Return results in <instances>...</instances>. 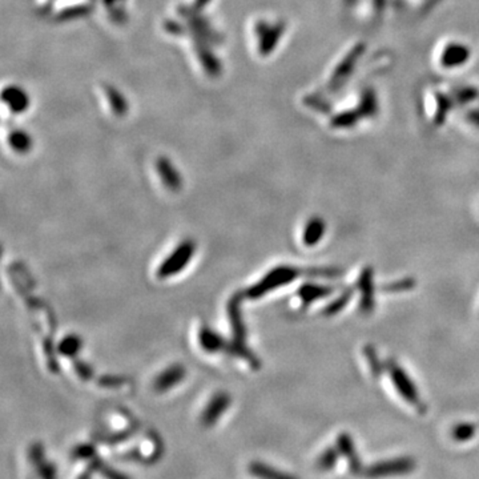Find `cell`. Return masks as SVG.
Wrapping results in <instances>:
<instances>
[{"label":"cell","instance_id":"9a60e30c","mask_svg":"<svg viewBox=\"0 0 479 479\" xmlns=\"http://www.w3.org/2000/svg\"><path fill=\"white\" fill-rule=\"evenodd\" d=\"M474 432H475L474 425L463 423V425L456 426L454 432H453V435H454V438L458 439V441H466V439L471 438L474 435Z\"/></svg>","mask_w":479,"mask_h":479},{"label":"cell","instance_id":"6da1fadb","mask_svg":"<svg viewBox=\"0 0 479 479\" xmlns=\"http://www.w3.org/2000/svg\"><path fill=\"white\" fill-rule=\"evenodd\" d=\"M301 273H303L301 269L286 267V265L272 269L262 280L258 281L257 284H255L253 286L249 288V291L246 292V296L250 297V298H260L267 293L272 292L274 289H279L284 285L291 284Z\"/></svg>","mask_w":479,"mask_h":479},{"label":"cell","instance_id":"4fadbf2b","mask_svg":"<svg viewBox=\"0 0 479 479\" xmlns=\"http://www.w3.org/2000/svg\"><path fill=\"white\" fill-rule=\"evenodd\" d=\"M353 293L354 292H353L351 289H346L345 292H342V294L339 296L334 301H332L330 304L327 305V308H325V310H324V315H327V316H334V315L339 313V312L348 305V303L351 301Z\"/></svg>","mask_w":479,"mask_h":479},{"label":"cell","instance_id":"8992f818","mask_svg":"<svg viewBox=\"0 0 479 479\" xmlns=\"http://www.w3.org/2000/svg\"><path fill=\"white\" fill-rule=\"evenodd\" d=\"M186 378V369L180 365H174L165 369L159 374L154 380V390L156 392H166L169 389H174Z\"/></svg>","mask_w":479,"mask_h":479},{"label":"cell","instance_id":"ffe728a7","mask_svg":"<svg viewBox=\"0 0 479 479\" xmlns=\"http://www.w3.org/2000/svg\"><path fill=\"white\" fill-rule=\"evenodd\" d=\"M100 465H102V462H100L99 459H96V458H95L94 461L90 463V466L87 468V470H85V471L83 473L82 475H80V477H79L78 479L92 478V474H94L96 470H99V468H100Z\"/></svg>","mask_w":479,"mask_h":479},{"label":"cell","instance_id":"52a82bcc","mask_svg":"<svg viewBox=\"0 0 479 479\" xmlns=\"http://www.w3.org/2000/svg\"><path fill=\"white\" fill-rule=\"evenodd\" d=\"M31 461L34 462L40 478L58 479V477H56V470L46 459L44 449L42 447V444H34L31 447Z\"/></svg>","mask_w":479,"mask_h":479},{"label":"cell","instance_id":"7c38bea8","mask_svg":"<svg viewBox=\"0 0 479 479\" xmlns=\"http://www.w3.org/2000/svg\"><path fill=\"white\" fill-rule=\"evenodd\" d=\"M82 348V339L76 334H70L63 339L59 345V351L67 357L75 356Z\"/></svg>","mask_w":479,"mask_h":479},{"label":"cell","instance_id":"7a4b0ae2","mask_svg":"<svg viewBox=\"0 0 479 479\" xmlns=\"http://www.w3.org/2000/svg\"><path fill=\"white\" fill-rule=\"evenodd\" d=\"M195 250H196V245H195L193 241L187 240V241L181 243L172 252V255L169 257L164 260L163 264L160 265V268L157 270L159 279H168L171 276H175L177 273H180L183 269L187 267L189 261L193 257Z\"/></svg>","mask_w":479,"mask_h":479},{"label":"cell","instance_id":"ba28073f","mask_svg":"<svg viewBox=\"0 0 479 479\" xmlns=\"http://www.w3.org/2000/svg\"><path fill=\"white\" fill-rule=\"evenodd\" d=\"M334 292V289L332 286H325V285H317V284H305L301 286V289L298 291V296L303 301L304 306L313 304L317 300L327 297L329 294Z\"/></svg>","mask_w":479,"mask_h":479},{"label":"cell","instance_id":"277c9868","mask_svg":"<svg viewBox=\"0 0 479 479\" xmlns=\"http://www.w3.org/2000/svg\"><path fill=\"white\" fill-rule=\"evenodd\" d=\"M231 406V397L226 393H217L211 398L201 414V423L211 428L222 418V414Z\"/></svg>","mask_w":479,"mask_h":479},{"label":"cell","instance_id":"d6986e66","mask_svg":"<svg viewBox=\"0 0 479 479\" xmlns=\"http://www.w3.org/2000/svg\"><path fill=\"white\" fill-rule=\"evenodd\" d=\"M99 471H100L107 479H129L128 477L124 475L123 473H119V471L114 470L112 468H109V466H104L103 463L100 465Z\"/></svg>","mask_w":479,"mask_h":479},{"label":"cell","instance_id":"3957f363","mask_svg":"<svg viewBox=\"0 0 479 479\" xmlns=\"http://www.w3.org/2000/svg\"><path fill=\"white\" fill-rule=\"evenodd\" d=\"M387 372L393 381V385L396 386L398 393L405 398L411 405L420 408L421 406V399L417 390V386L411 381L408 373L398 365L397 361L390 360L387 365Z\"/></svg>","mask_w":479,"mask_h":479},{"label":"cell","instance_id":"e0dca14e","mask_svg":"<svg viewBox=\"0 0 479 479\" xmlns=\"http://www.w3.org/2000/svg\"><path fill=\"white\" fill-rule=\"evenodd\" d=\"M95 454L96 451L91 444H80L73 450V456L76 459H95Z\"/></svg>","mask_w":479,"mask_h":479},{"label":"cell","instance_id":"5bb4252c","mask_svg":"<svg viewBox=\"0 0 479 479\" xmlns=\"http://www.w3.org/2000/svg\"><path fill=\"white\" fill-rule=\"evenodd\" d=\"M162 176H163L164 184L171 189H177L180 187V180L178 176L172 168H169L168 164H164L160 168Z\"/></svg>","mask_w":479,"mask_h":479},{"label":"cell","instance_id":"ac0fdd59","mask_svg":"<svg viewBox=\"0 0 479 479\" xmlns=\"http://www.w3.org/2000/svg\"><path fill=\"white\" fill-rule=\"evenodd\" d=\"M365 351H366L365 354H366V358H368V361H369L370 369H372L374 375H380L381 372H382V365L380 363L378 358H377V353H375V351L372 349V348H366Z\"/></svg>","mask_w":479,"mask_h":479},{"label":"cell","instance_id":"5b68a950","mask_svg":"<svg viewBox=\"0 0 479 479\" xmlns=\"http://www.w3.org/2000/svg\"><path fill=\"white\" fill-rule=\"evenodd\" d=\"M374 272L373 269L365 268L361 274H360V279H358V282H357V286H358V291L361 293V301H360V308H361V312L365 313V315H369L372 313L374 310V281H373Z\"/></svg>","mask_w":479,"mask_h":479},{"label":"cell","instance_id":"8fae6325","mask_svg":"<svg viewBox=\"0 0 479 479\" xmlns=\"http://www.w3.org/2000/svg\"><path fill=\"white\" fill-rule=\"evenodd\" d=\"M200 344L201 346L210 353H217L225 348V342L222 337L212 332L211 329H201L200 332Z\"/></svg>","mask_w":479,"mask_h":479},{"label":"cell","instance_id":"2e32d148","mask_svg":"<svg viewBox=\"0 0 479 479\" xmlns=\"http://www.w3.org/2000/svg\"><path fill=\"white\" fill-rule=\"evenodd\" d=\"M414 280L411 279H404V280L397 281V282H392L389 285H386L384 288L385 292H405L409 291L414 286Z\"/></svg>","mask_w":479,"mask_h":479},{"label":"cell","instance_id":"30bf717a","mask_svg":"<svg viewBox=\"0 0 479 479\" xmlns=\"http://www.w3.org/2000/svg\"><path fill=\"white\" fill-rule=\"evenodd\" d=\"M249 473L258 479H296L291 474L276 470L264 462H252L249 465Z\"/></svg>","mask_w":479,"mask_h":479},{"label":"cell","instance_id":"9c48e42d","mask_svg":"<svg viewBox=\"0 0 479 479\" xmlns=\"http://www.w3.org/2000/svg\"><path fill=\"white\" fill-rule=\"evenodd\" d=\"M325 229H327V225H325V222L320 217H313L310 219L308 224L305 225L304 236H303V240H304V244L306 246H315L317 243H320L325 234Z\"/></svg>","mask_w":479,"mask_h":479}]
</instances>
